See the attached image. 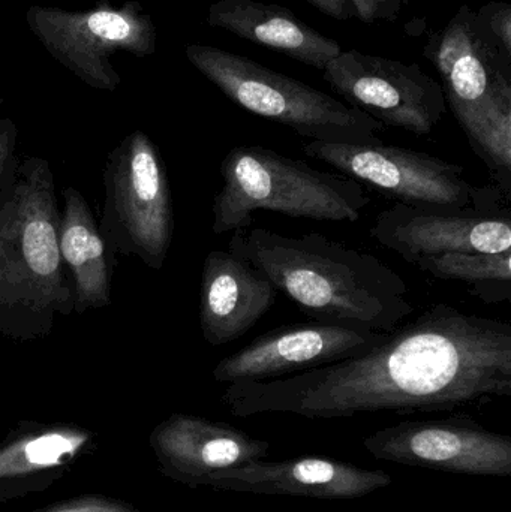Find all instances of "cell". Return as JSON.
Segmentation results:
<instances>
[{
  "instance_id": "cell-1",
  "label": "cell",
  "mask_w": 511,
  "mask_h": 512,
  "mask_svg": "<svg viewBox=\"0 0 511 512\" xmlns=\"http://www.w3.org/2000/svg\"><path fill=\"white\" fill-rule=\"evenodd\" d=\"M511 396V325L435 303L369 351L270 381L227 385L237 418L309 420L360 414L453 412Z\"/></svg>"
},
{
  "instance_id": "cell-2",
  "label": "cell",
  "mask_w": 511,
  "mask_h": 512,
  "mask_svg": "<svg viewBox=\"0 0 511 512\" xmlns=\"http://www.w3.org/2000/svg\"><path fill=\"white\" fill-rule=\"evenodd\" d=\"M228 251L254 265L312 321L390 333L416 312L398 271L320 233L246 228L233 234Z\"/></svg>"
},
{
  "instance_id": "cell-3",
  "label": "cell",
  "mask_w": 511,
  "mask_h": 512,
  "mask_svg": "<svg viewBox=\"0 0 511 512\" xmlns=\"http://www.w3.org/2000/svg\"><path fill=\"white\" fill-rule=\"evenodd\" d=\"M59 212L50 162L20 159L0 200V336L44 339L74 313V288L59 249Z\"/></svg>"
},
{
  "instance_id": "cell-4",
  "label": "cell",
  "mask_w": 511,
  "mask_h": 512,
  "mask_svg": "<svg viewBox=\"0 0 511 512\" xmlns=\"http://www.w3.org/2000/svg\"><path fill=\"white\" fill-rule=\"evenodd\" d=\"M212 204L216 236L251 228L255 212L317 222H357L371 204L362 183L263 146H237L221 161Z\"/></svg>"
},
{
  "instance_id": "cell-5",
  "label": "cell",
  "mask_w": 511,
  "mask_h": 512,
  "mask_svg": "<svg viewBox=\"0 0 511 512\" xmlns=\"http://www.w3.org/2000/svg\"><path fill=\"white\" fill-rule=\"evenodd\" d=\"M473 152L511 197V57L486 35L468 5L426 45Z\"/></svg>"
},
{
  "instance_id": "cell-6",
  "label": "cell",
  "mask_w": 511,
  "mask_h": 512,
  "mask_svg": "<svg viewBox=\"0 0 511 512\" xmlns=\"http://www.w3.org/2000/svg\"><path fill=\"white\" fill-rule=\"evenodd\" d=\"M186 59L243 110L287 126L299 137L338 144H377L386 126L359 108L296 78L213 45H186Z\"/></svg>"
},
{
  "instance_id": "cell-7",
  "label": "cell",
  "mask_w": 511,
  "mask_h": 512,
  "mask_svg": "<svg viewBox=\"0 0 511 512\" xmlns=\"http://www.w3.org/2000/svg\"><path fill=\"white\" fill-rule=\"evenodd\" d=\"M99 233L113 252L161 270L173 242L170 182L149 135L134 131L110 153Z\"/></svg>"
},
{
  "instance_id": "cell-8",
  "label": "cell",
  "mask_w": 511,
  "mask_h": 512,
  "mask_svg": "<svg viewBox=\"0 0 511 512\" xmlns=\"http://www.w3.org/2000/svg\"><path fill=\"white\" fill-rule=\"evenodd\" d=\"M308 158L330 165L362 185L377 189L399 204L422 209H497L510 198L497 186H476L465 168L425 152L377 144L309 141Z\"/></svg>"
},
{
  "instance_id": "cell-9",
  "label": "cell",
  "mask_w": 511,
  "mask_h": 512,
  "mask_svg": "<svg viewBox=\"0 0 511 512\" xmlns=\"http://www.w3.org/2000/svg\"><path fill=\"white\" fill-rule=\"evenodd\" d=\"M26 23L42 47L60 65L96 90L114 92L122 77L114 68V54H132L138 59L156 51L155 23L137 0L114 8L102 0L86 11H68L54 6H30Z\"/></svg>"
},
{
  "instance_id": "cell-10",
  "label": "cell",
  "mask_w": 511,
  "mask_h": 512,
  "mask_svg": "<svg viewBox=\"0 0 511 512\" xmlns=\"http://www.w3.org/2000/svg\"><path fill=\"white\" fill-rule=\"evenodd\" d=\"M323 75L348 105L359 108L383 126L426 137L446 114L440 81L417 63L342 50Z\"/></svg>"
},
{
  "instance_id": "cell-11",
  "label": "cell",
  "mask_w": 511,
  "mask_h": 512,
  "mask_svg": "<svg viewBox=\"0 0 511 512\" xmlns=\"http://www.w3.org/2000/svg\"><path fill=\"white\" fill-rule=\"evenodd\" d=\"M377 460L471 477H511V438L470 417L402 421L363 441Z\"/></svg>"
},
{
  "instance_id": "cell-12",
  "label": "cell",
  "mask_w": 511,
  "mask_h": 512,
  "mask_svg": "<svg viewBox=\"0 0 511 512\" xmlns=\"http://www.w3.org/2000/svg\"><path fill=\"white\" fill-rule=\"evenodd\" d=\"M369 234L410 264L431 256L511 251L509 207L422 209L396 203L378 213Z\"/></svg>"
},
{
  "instance_id": "cell-13",
  "label": "cell",
  "mask_w": 511,
  "mask_h": 512,
  "mask_svg": "<svg viewBox=\"0 0 511 512\" xmlns=\"http://www.w3.org/2000/svg\"><path fill=\"white\" fill-rule=\"evenodd\" d=\"M384 336L380 331L317 321L282 325L222 358L212 375L216 382L227 385L285 378L357 357L377 346Z\"/></svg>"
},
{
  "instance_id": "cell-14",
  "label": "cell",
  "mask_w": 511,
  "mask_h": 512,
  "mask_svg": "<svg viewBox=\"0 0 511 512\" xmlns=\"http://www.w3.org/2000/svg\"><path fill=\"white\" fill-rule=\"evenodd\" d=\"M392 483L393 478L378 469H363L326 457H299L284 462L257 460L216 472L201 487L216 492L348 501L386 489Z\"/></svg>"
},
{
  "instance_id": "cell-15",
  "label": "cell",
  "mask_w": 511,
  "mask_h": 512,
  "mask_svg": "<svg viewBox=\"0 0 511 512\" xmlns=\"http://www.w3.org/2000/svg\"><path fill=\"white\" fill-rule=\"evenodd\" d=\"M149 445L168 480L200 489L210 475L264 460L270 444L228 423L171 414L152 430Z\"/></svg>"
},
{
  "instance_id": "cell-16",
  "label": "cell",
  "mask_w": 511,
  "mask_h": 512,
  "mask_svg": "<svg viewBox=\"0 0 511 512\" xmlns=\"http://www.w3.org/2000/svg\"><path fill=\"white\" fill-rule=\"evenodd\" d=\"M96 447V433L78 424L20 421L0 439V505L47 492Z\"/></svg>"
},
{
  "instance_id": "cell-17",
  "label": "cell",
  "mask_w": 511,
  "mask_h": 512,
  "mask_svg": "<svg viewBox=\"0 0 511 512\" xmlns=\"http://www.w3.org/2000/svg\"><path fill=\"white\" fill-rule=\"evenodd\" d=\"M278 289L239 255L212 251L204 259L200 325L210 346L245 336L276 303Z\"/></svg>"
},
{
  "instance_id": "cell-18",
  "label": "cell",
  "mask_w": 511,
  "mask_h": 512,
  "mask_svg": "<svg viewBox=\"0 0 511 512\" xmlns=\"http://www.w3.org/2000/svg\"><path fill=\"white\" fill-rule=\"evenodd\" d=\"M207 23L321 72L342 51L338 41L276 3L216 0L207 11Z\"/></svg>"
},
{
  "instance_id": "cell-19",
  "label": "cell",
  "mask_w": 511,
  "mask_h": 512,
  "mask_svg": "<svg viewBox=\"0 0 511 512\" xmlns=\"http://www.w3.org/2000/svg\"><path fill=\"white\" fill-rule=\"evenodd\" d=\"M59 249L74 288V313L111 304L108 248L86 198L74 188L63 191L59 213Z\"/></svg>"
},
{
  "instance_id": "cell-20",
  "label": "cell",
  "mask_w": 511,
  "mask_h": 512,
  "mask_svg": "<svg viewBox=\"0 0 511 512\" xmlns=\"http://www.w3.org/2000/svg\"><path fill=\"white\" fill-rule=\"evenodd\" d=\"M420 271L447 282H461L489 304L511 300V251L503 254H447L414 262Z\"/></svg>"
},
{
  "instance_id": "cell-21",
  "label": "cell",
  "mask_w": 511,
  "mask_h": 512,
  "mask_svg": "<svg viewBox=\"0 0 511 512\" xmlns=\"http://www.w3.org/2000/svg\"><path fill=\"white\" fill-rule=\"evenodd\" d=\"M27 512H141L131 502L111 498L101 493H84L74 498L63 499Z\"/></svg>"
},
{
  "instance_id": "cell-22",
  "label": "cell",
  "mask_w": 511,
  "mask_h": 512,
  "mask_svg": "<svg viewBox=\"0 0 511 512\" xmlns=\"http://www.w3.org/2000/svg\"><path fill=\"white\" fill-rule=\"evenodd\" d=\"M477 20L486 35L511 57V6L509 3L491 2L476 11Z\"/></svg>"
},
{
  "instance_id": "cell-23",
  "label": "cell",
  "mask_w": 511,
  "mask_h": 512,
  "mask_svg": "<svg viewBox=\"0 0 511 512\" xmlns=\"http://www.w3.org/2000/svg\"><path fill=\"white\" fill-rule=\"evenodd\" d=\"M18 131L14 120L3 117L0 119V200L8 195L17 179L18 165L17 158Z\"/></svg>"
},
{
  "instance_id": "cell-24",
  "label": "cell",
  "mask_w": 511,
  "mask_h": 512,
  "mask_svg": "<svg viewBox=\"0 0 511 512\" xmlns=\"http://www.w3.org/2000/svg\"><path fill=\"white\" fill-rule=\"evenodd\" d=\"M353 17L365 24L392 23L408 5V0H348Z\"/></svg>"
},
{
  "instance_id": "cell-25",
  "label": "cell",
  "mask_w": 511,
  "mask_h": 512,
  "mask_svg": "<svg viewBox=\"0 0 511 512\" xmlns=\"http://www.w3.org/2000/svg\"><path fill=\"white\" fill-rule=\"evenodd\" d=\"M305 2L326 14L327 17L335 18L338 21H347L353 17L348 0H305Z\"/></svg>"
}]
</instances>
